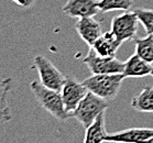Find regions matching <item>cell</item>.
<instances>
[{"label":"cell","instance_id":"cell-1","mask_svg":"<svg viewBox=\"0 0 153 143\" xmlns=\"http://www.w3.org/2000/svg\"><path fill=\"white\" fill-rule=\"evenodd\" d=\"M30 88L39 105L50 115L59 121H66L71 118V113L65 109L61 91L45 87L39 80H33L30 84Z\"/></svg>","mask_w":153,"mask_h":143},{"label":"cell","instance_id":"cell-2","mask_svg":"<svg viewBox=\"0 0 153 143\" xmlns=\"http://www.w3.org/2000/svg\"><path fill=\"white\" fill-rule=\"evenodd\" d=\"M125 77L118 74H93L83 80L85 87L105 100H114L121 88Z\"/></svg>","mask_w":153,"mask_h":143},{"label":"cell","instance_id":"cell-3","mask_svg":"<svg viewBox=\"0 0 153 143\" xmlns=\"http://www.w3.org/2000/svg\"><path fill=\"white\" fill-rule=\"evenodd\" d=\"M107 108V100L88 91L75 110L71 112V118L76 119L84 128H87L100 113L106 111Z\"/></svg>","mask_w":153,"mask_h":143},{"label":"cell","instance_id":"cell-4","mask_svg":"<svg viewBox=\"0 0 153 143\" xmlns=\"http://www.w3.org/2000/svg\"><path fill=\"white\" fill-rule=\"evenodd\" d=\"M33 67L38 72L40 83L42 85L54 90L61 91L66 77L48 57L43 55H36L33 61Z\"/></svg>","mask_w":153,"mask_h":143},{"label":"cell","instance_id":"cell-5","mask_svg":"<svg viewBox=\"0 0 153 143\" xmlns=\"http://www.w3.org/2000/svg\"><path fill=\"white\" fill-rule=\"evenodd\" d=\"M83 62L91 74H118L123 70V62L116 56L98 55L91 46Z\"/></svg>","mask_w":153,"mask_h":143},{"label":"cell","instance_id":"cell-6","mask_svg":"<svg viewBox=\"0 0 153 143\" xmlns=\"http://www.w3.org/2000/svg\"><path fill=\"white\" fill-rule=\"evenodd\" d=\"M139 25V19L136 12H123L121 14L115 16L111 20L110 31L115 34L121 43L130 41L136 38Z\"/></svg>","mask_w":153,"mask_h":143},{"label":"cell","instance_id":"cell-7","mask_svg":"<svg viewBox=\"0 0 153 143\" xmlns=\"http://www.w3.org/2000/svg\"><path fill=\"white\" fill-rule=\"evenodd\" d=\"M87 93L88 89L85 87L83 82L77 80L75 77H66L61 89V95L66 111L71 113L73 110H75L77 105L85 97Z\"/></svg>","mask_w":153,"mask_h":143},{"label":"cell","instance_id":"cell-8","mask_svg":"<svg viewBox=\"0 0 153 143\" xmlns=\"http://www.w3.org/2000/svg\"><path fill=\"white\" fill-rule=\"evenodd\" d=\"M62 11L71 18L95 17L99 12L98 0H67Z\"/></svg>","mask_w":153,"mask_h":143},{"label":"cell","instance_id":"cell-9","mask_svg":"<svg viewBox=\"0 0 153 143\" xmlns=\"http://www.w3.org/2000/svg\"><path fill=\"white\" fill-rule=\"evenodd\" d=\"M152 138L153 129L151 128H130L108 133L105 142H149Z\"/></svg>","mask_w":153,"mask_h":143},{"label":"cell","instance_id":"cell-10","mask_svg":"<svg viewBox=\"0 0 153 143\" xmlns=\"http://www.w3.org/2000/svg\"><path fill=\"white\" fill-rule=\"evenodd\" d=\"M75 29L80 39L89 46L93 45L101 35V25L97 20H95L94 17L79 18L75 24Z\"/></svg>","mask_w":153,"mask_h":143},{"label":"cell","instance_id":"cell-11","mask_svg":"<svg viewBox=\"0 0 153 143\" xmlns=\"http://www.w3.org/2000/svg\"><path fill=\"white\" fill-rule=\"evenodd\" d=\"M151 63L146 62L142 57H140L137 53L129 57L123 63L122 75L125 78H139L148 76L152 70Z\"/></svg>","mask_w":153,"mask_h":143},{"label":"cell","instance_id":"cell-12","mask_svg":"<svg viewBox=\"0 0 153 143\" xmlns=\"http://www.w3.org/2000/svg\"><path fill=\"white\" fill-rule=\"evenodd\" d=\"M121 44L111 31H108L101 34L91 47L100 56H116Z\"/></svg>","mask_w":153,"mask_h":143},{"label":"cell","instance_id":"cell-13","mask_svg":"<svg viewBox=\"0 0 153 143\" xmlns=\"http://www.w3.org/2000/svg\"><path fill=\"white\" fill-rule=\"evenodd\" d=\"M107 136L108 132L105 128V112H102L91 122V126L86 128V132H85L83 141L85 143L105 142Z\"/></svg>","mask_w":153,"mask_h":143},{"label":"cell","instance_id":"cell-14","mask_svg":"<svg viewBox=\"0 0 153 143\" xmlns=\"http://www.w3.org/2000/svg\"><path fill=\"white\" fill-rule=\"evenodd\" d=\"M131 107L140 112H153V87H144L131 100Z\"/></svg>","mask_w":153,"mask_h":143},{"label":"cell","instance_id":"cell-15","mask_svg":"<svg viewBox=\"0 0 153 143\" xmlns=\"http://www.w3.org/2000/svg\"><path fill=\"white\" fill-rule=\"evenodd\" d=\"M136 53L144 61L153 63V34H146L143 38L134 39Z\"/></svg>","mask_w":153,"mask_h":143},{"label":"cell","instance_id":"cell-16","mask_svg":"<svg viewBox=\"0 0 153 143\" xmlns=\"http://www.w3.org/2000/svg\"><path fill=\"white\" fill-rule=\"evenodd\" d=\"M133 6V0H98V8L100 12L109 11H128Z\"/></svg>","mask_w":153,"mask_h":143},{"label":"cell","instance_id":"cell-17","mask_svg":"<svg viewBox=\"0 0 153 143\" xmlns=\"http://www.w3.org/2000/svg\"><path fill=\"white\" fill-rule=\"evenodd\" d=\"M134 12L139 19V22L146 29V34H153V9L137 8Z\"/></svg>","mask_w":153,"mask_h":143},{"label":"cell","instance_id":"cell-18","mask_svg":"<svg viewBox=\"0 0 153 143\" xmlns=\"http://www.w3.org/2000/svg\"><path fill=\"white\" fill-rule=\"evenodd\" d=\"M12 119V115H11V110L9 107V104L7 102H0V126L10 122Z\"/></svg>","mask_w":153,"mask_h":143},{"label":"cell","instance_id":"cell-19","mask_svg":"<svg viewBox=\"0 0 153 143\" xmlns=\"http://www.w3.org/2000/svg\"><path fill=\"white\" fill-rule=\"evenodd\" d=\"M13 2H16L17 4H19V6H21V7L23 8H29L31 7L32 4H34L35 0H12Z\"/></svg>","mask_w":153,"mask_h":143},{"label":"cell","instance_id":"cell-20","mask_svg":"<svg viewBox=\"0 0 153 143\" xmlns=\"http://www.w3.org/2000/svg\"><path fill=\"white\" fill-rule=\"evenodd\" d=\"M150 75H151V76L153 77V67H152V70H151V74H150Z\"/></svg>","mask_w":153,"mask_h":143},{"label":"cell","instance_id":"cell-21","mask_svg":"<svg viewBox=\"0 0 153 143\" xmlns=\"http://www.w3.org/2000/svg\"><path fill=\"white\" fill-rule=\"evenodd\" d=\"M149 142H152V143H153V138H152V139H151V140H150Z\"/></svg>","mask_w":153,"mask_h":143}]
</instances>
